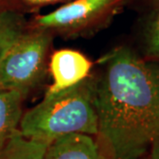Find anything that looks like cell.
<instances>
[{"instance_id": "cell-1", "label": "cell", "mask_w": 159, "mask_h": 159, "mask_svg": "<svg viewBox=\"0 0 159 159\" xmlns=\"http://www.w3.org/2000/svg\"><path fill=\"white\" fill-rule=\"evenodd\" d=\"M94 81L97 142L102 159H141L159 137V63L128 47L102 58Z\"/></svg>"}, {"instance_id": "cell-2", "label": "cell", "mask_w": 159, "mask_h": 159, "mask_svg": "<svg viewBox=\"0 0 159 159\" xmlns=\"http://www.w3.org/2000/svg\"><path fill=\"white\" fill-rule=\"evenodd\" d=\"M19 132L27 138L47 143L72 134L97 135L94 81L87 78L66 90L45 95L38 104L23 114Z\"/></svg>"}, {"instance_id": "cell-3", "label": "cell", "mask_w": 159, "mask_h": 159, "mask_svg": "<svg viewBox=\"0 0 159 159\" xmlns=\"http://www.w3.org/2000/svg\"><path fill=\"white\" fill-rule=\"evenodd\" d=\"M50 32L25 31L0 61V89L18 90L26 97L45 76Z\"/></svg>"}, {"instance_id": "cell-4", "label": "cell", "mask_w": 159, "mask_h": 159, "mask_svg": "<svg viewBox=\"0 0 159 159\" xmlns=\"http://www.w3.org/2000/svg\"><path fill=\"white\" fill-rule=\"evenodd\" d=\"M125 0H70L55 11L35 17L34 29L72 32L87 28L117 10Z\"/></svg>"}, {"instance_id": "cell-5", "label": "cell", "mask_w": 159, "mask_h": 159, "mask_svg": "<svg viewBox=\"0 0 159 159\" xmlns=\"http://www.w3.org/2000/svg\"><path fill=\"white\" fill-rule=\"evenodd\" d=\"M92 68V62L80 51L63 49L55 51L50 60L53 83L45 95H53L78 85L85 80Z\"/></svg>"}, {"instance_id": "cell-6", "label": "cell", "mask_w": 159, "mask_h": 159, "mask_svg": "<svg viewBox=\"0 0 159 159\" xmlns=\"http://www.w3.org/2000/svg\"><path fill=\"white\" fill-rule=\"evenodd\" d=\"M46 159H102L97 142L84 134H72L51 142Z\"/></svg>"}, {"instance_id": "cell-7", "label": "cell", "mask_w": 159, "mask_h": 159, "mask_svg": "<svg viewBox=\"0 0 159 159\" xmlns=\"http://www.w3.org/2000/svg\"><path fill=\"white\" fill-rule=\"evenodd\" d=\"M25 97L20 91L0 89V146L19 130Z\"/></svg>"}, {"instance_id": "cell-8", "label": "cell", "mask_w": 159, "mask_h": 159, "mask_svg": "<svg viewBox=\"0 0 159 159\" xmlns=\"http://www.w3.org/2000/svg\"><path fill=\"white\" fill-rule=\"evenodd\" d=\"M49 144L23 136L18 130L0 146V159H46Z\"/></svg>"}, {"instance_id": "cell-9", "label": "cell", "mask_w": 159, "mask_h": 159, "mask_svg": "<svg viewBox=\"0 0 159 159\" xmlns=\"http://www.w3.org/2000/svg\"><path fill=\"white\" fill-rule=\"evenodd\" d=\"M25 31L26 20L22 14L14 10L0 8V61Z\"/></svg>"}, {"instance_id": "cell-10", "label": "cell", "mask_w": 159, "mask_h": 159, "mask_svg": "<svg viewBox=\"0 0 159 159\" xmlns=\"http://www.w3.org/2000/svg\"><path fill=\"white\" fill-rule=\"evenodd\" d=\"M142 42L145 57L159 63V5L148 14L144 22Z\"/></svg>"}, {"instance_id": "cell-11", "label": "cell", "mask_w": 159, "mask_h": 159, "mask_svg": "<svg viewBox=\"0 0 159 159\" xmlns=\"http://www.w3.org/2000/svg\"><path fill=\"white\" fill-rule=\"evenodd\" d=\"M20 1L32 6H46V5L59 3V2H65V1L66 2L70 0H20Z\"/></svg>"}, {"instance_id": "cell-12", "label": "cell", "mask_w": 159, "mask_h": 159, "mask_svg": "<svg viewBox=\"0 0 159 159\" xmlns=\"http://www.w3.org/2000/svg\"><path fill=\"white\" fill-rule=\"evenodd\" d=\"M150 159H159V137L155 139L150 145Z\"/></svg>"}, {"instance_id": "cell-13", "label": "cell", "mask_w": 159, "mask_h": 159, "mask_svg": "<svg viewBox=\"0 0 159 159\" xmlns=\"http://www.w3.org/2000/svg\"><path fill=\"white\" fill-rule=\"evenodd\" d=\"M141 159H143V158H141Z\"/></svg>"}]
</instances>
